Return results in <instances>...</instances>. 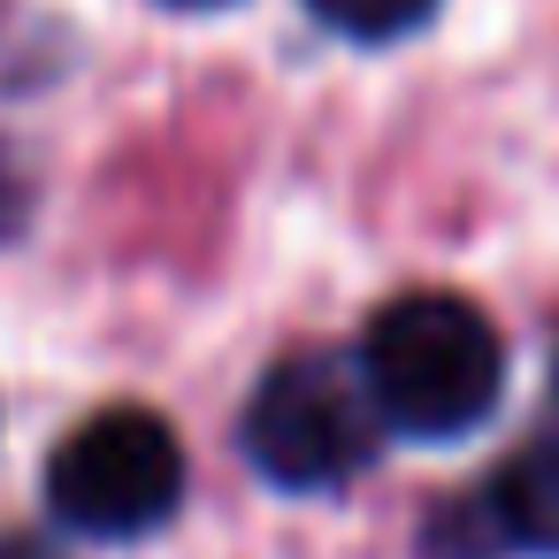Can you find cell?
<instances>
[{
	"instance_id": "obj_8",
	"label": "cell",
	"mask_w": 559,
	"mask_h": 559,
	"mask_svg": "<svg viewBox=\"0 0 559 559\" xmlns=\"http://www.w3.org/2000/svg\"><path fill=\"white\" fill-rule=\"evenodd\" d=\"M169 9H223V0H169Z\"/></svg>"
},
{
	"instance_id": "obj_1",
	"label": "cell",
	"mask_w": 559,
	"mask_h": 559,
	"mask_svg": "<svg viewBox=\"0 0 559 559\" xmlns=\"http://www.w3.org/2000/svg\"><path fill=\"white\" fill-rule=\"evenodd\" d=\"M360 383L383 414V429L444 444L490 421L506 391V345L490 314L460 292H406L391 299L360 337Z\"/></svg>"
},
{
	"instance_id": "obj_5",
	"label": "cell",
	"mask_w": 559,
	"mask_h": 559,
	"mask_svg": "<svg viewBox=\"0 0 559 559\" xmlns=\"http://www.w3.org/2000/svg\"><path fill=\"white\" fill-rule=\"evenodd\" d=\"M307 9L337 32V39H360V47H391L406 32H421L437 16V0H307Z\"/></svg>"
},
{
	"instance_id": "obj_6",
	"label": "cell",
	"mask_w": 559,
	"mask_h": 559,
	"mask_svg": "<svg viewBox=\"0 0 559 559\" xmlns=\"http://www.w3.org/2000/svg\"><path fill=\"white\" fill-rule=\"evenodd\" d=\"M24 215H32V177L16 169V154H9V146H0V246L24 230Z\"/></svg>"
},
{
	"instance_id": "obj_9",
	"label": "cell",
	"mask_w": 559,
	"mask_h": 559,
	"mask_svg": "<svg viewBox=\"0 0 559 559\" xmlns=\"http://www.w3.org/2000/svg\"><path fill=\"white\" fill-rule=\"evenodd\" d=\"M551 383H559V368H551Z\"/></svg>"
},
{
	"instance_id": "obj_7",
	"label": "cell",
	"mask_w": 559,
	"mask_h": 559,
	"mask_svg": "<svg viewBox=\"0 0 559 559\" xmlns=\"http://www.w3.org/2000/svg\"><path fill=\"white\" fill-rule=\"evenodd\" d=\"M0 559H55L39 536H0Z\"/></svg>"
},
{
	"instance_id": "obj_2",
	"label": "cell",
	"mask_w": 559,
	"mask_h": 559,
	"mask_svg": "<svg viewBox=\"0 0 559 559\" xmlns=\"http://www.w3.org/2000/svg\"><path fill=\"white\" fill-rule=\"evenodd\" d=\"M238 444H246L253 475H269L276 490H345L376 460L383 414L353 360L292 353L253 383Z\"/></svg>"
},
{
	"instance_id": "obj_3",
	"label": "cell",
	"mask_w": 559,
	"mask_h": 559,
	"mask_svg": "<svg viewBox=\"0 0 559 559\" xmlns=\"http://www.w3.org/2000/svg\"><path fill=\"white\" fill-rule=\"evenodd\" d=\"M47 506L70 536L131 544L154 536L185 506V444L146 406H100L85 414L55 460H47Z\"/></svg>"
},
{
	"instance_id": "obj_4",
	"label": "cell",
	"mask_w": 559,
	"mask_h": 559,
	"mask_svg": "<svg viewBox=\"0 0 559 559\" xmlns=\"http://www.w3.org/2000/svg\"><path fill=\"white\" fill-rule=\"evenodd\" d=\"M483 528H490V544H506V551L559 559V437L521 444V452L490 475V490H483Z\"/></svg>"
}]
</instances>
